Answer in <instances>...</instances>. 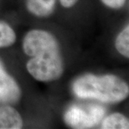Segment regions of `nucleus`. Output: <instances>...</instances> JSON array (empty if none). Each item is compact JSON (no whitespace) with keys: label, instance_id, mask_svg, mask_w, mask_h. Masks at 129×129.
Wrapping results in <instances>:
<instances>
[{"label":"nucleus","instance_id":"f257e3e1","mask_svg":"<svg viewBox=\"0 0 129 129\" xmlns=\"http://www.w3.org/2000/svg\"><path fill=\"white\" fill-rule=\"evenodd\" d=\"M23 49L31 59L26 64L29 73L39 81H52L59 79L64 71L59 42L52 34L33 29L26 34Z\"/></svg>","mask_w":129,"mask_h":129},{"label":"nucleus","instance_id":"f03ea898","mask_svg":"<svg viewBox=\"0 0 129 129\" xmlns=\"http://www.w3.org/2000/svg\"><path fill=\"white\" fill-rule=\"evenodd\" d=\"M72 90L80 98L95 99L107 103L120 102L129 94L127 84L114 75H84L73 82Z\"/></svg>","mask_w":129,"mask_h":129},{"label":"nucleus","instance_id":"7ed1b4c3","mask_svg":"<svg viewBox=\"0 0 129 129\" xmlns=\"http://www.w3.org/2000/svg\"><path fill=\"white\" fill-rule=\"evenodd\" d=\"M105 113V108L97 105L90 106L86 109L74 106L64 113V121L72 128H91L99 123Z\"/></svg>","mask_w":129,"mask_h":129},{"label":"nucleus","instance_id":"20e7f679","mask_svg":"<svg viewBox=\"0 0 129 129\" xmlns=\"http://www.w3.org/2000/svg\"><path fill=\"white\" fill-rule=\"evenodd\" d=\"M21 91L13 77L7 73L0 62V102L15 103L20 98Z\"/></svg>","mask_w":129,"mask_h":129},{"label":"nucleus","instance_id":"39448f33","mask_svg":"<svg viewBox=\"0 0 129 129\" xmlns=\"http://www.w3.org/2000/svg\"><path fill=\"white\" fill-rule=\"evenodd\" d=\"M23 119L19 112L10 106L0 107V129H20Z\"/></svg>","mask_w":129,"mask_h":129},{"label":"nucleus","instance_id":"423d86ee","mask_svg":"<svg viewBox=\"0 0 129 129\" xmlns=\"http://www.w3.org/2000/svg\"><path fill=\"white\" fill-rule=\"evenodd\" d=\"M56 0H26V8L37 17H48L54 12Z\"/></svg>","mask_w":129,"mask_h":129},{"label":"nucleus","instance_id":"0eeeda50","mask_svg":"<svg viewBox=\"0 0 129 129\" xmlns=\"http://www.w3.org/2000/svg\"><path fill=\"white\" fill-rule=\"evenodd\" d=\"M102 128L103 129H127L129 122L124 115L119 112L111 114L106 117L102 122Z\"/></svg>","mask_w":129,"mask_h":129},{"label":"nucleus","instance_id":"6e6552de","mask_svg":"<svg viewBox=\"0 0 129 129\" xmlns=\"http://www.w3.org/2000/svg\"><path fill=\"white\" fill-rule=\"evenodd\" d=\"M16 35L9 24L0 21V48L8 47L14 44Z\"/></svg>","mask_w":129,"mask_h":129},{"label":"nucleus","instance_id":"1a4fd4ad","mask_svg":"<svg viewBox=\"0 0 129 129\" xmlns=\"http://www.w3.org/2000/svg\"><path fill=\"white\" fill-rule=\"evenodd\" d=\"M115 46L117 50L124 57H129V26H126L124 29L117 35L116 39Z\"/></svg>","mask_w":129,"mask_h":129},{"label":"nucleus","instance_id":"9d476101","mask_svg":"<svg viewBox=\"0 0 129 129\" xmlns=\"http://www.w3.org/2000/svg\"><path fill=\"white\" fill-rule=\"evenodd\" d=\"M103 4L111 9H120L125 4L126 0H101Z\"/></svg>","mask_w":129,"mask_h":129},{"label":"nucleus","instance_id":"9b49d317","mask_svg":"<svg viewBox=\"0 0 129 129\" xmlns=\"http://www.w3.org/2000/svg\"><path fill=\"white\" fill-rule=\"evenodd\" d=\"M60 4L64 8H71L76 4L78 0H60Z\"/></svg>","mask_w":129,"mask_h":129}]
</instances>
